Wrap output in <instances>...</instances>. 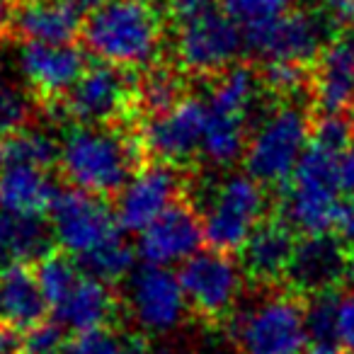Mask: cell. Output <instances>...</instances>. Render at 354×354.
I'll return each instance as SVG.
<instances>
[{
	"label": "cell",
	"instance_id": "obj_40",
	"mask_svg": "<svg viewBox=\"0 0 354 354\" xmlns=\"http://www.w3.org/2000/svg\"><path fill=\"white\" fill-rule=\"evenodd\" d=\"M333 231H335V238H337L347 250H354V197L339 199Z\"/></svg>",
	"mask_w": 354,
	"mask_h": 354
},
{
	"label": "cell",
	"instance_id": "obj_18",
	"mask_svg": "<svg viewBox=\"0 0 354 354\" xmlns=\"http://www.w3.org/2000/svg\"><path fill=\"white\" fill-rule=\"evenodd\" d=\"M310 97L320 114L354 112V44L333 39L313 66Z\"/></svg>",
	"mask_w": 354,
	"mask_h": 354
},
{
	"label": "cell",
	"instance_id": "obj_7",
	"mask_svg": "<svg viewBox=\"0 0 354 354\" xmlns=\"http://www.w3.org/2000/svg\"><path fill=\"white\" fill-rule=\"evenodd\" d=\"M61 109L80 127H117L136 109V80L112 64H93L61 97Z\"/></svg>",
	"mask_w": 354,
	"mask_h": 354
},
{
	"label": "cell",
	"instance_id": "obj_34",
	"mask_svg": "<svg viewBox=\"0 0 354 354\" xmlns=\"http://www.w3.org/2000/svg\"><path fill=\"white\" fill-rule=\"evenodd\" d=\"M310 143L330 153H342L354 146L352 114H318L310 124Z\"/></svg>",
	"mask_w": 354,
	"mask_h": 354
},
{
	"label": "cell",
	"instance_id": "obj_17",
	"mask_svg": "<svg viewBox=\"0 0 354 354\" xmlns=\"http://www.w3.org/2000/svg\"><path fill=\"white\" fill-rule=\"evenodd\" d=\"M83 12L71 0H12L10 37L39 44H73Z\"/></svg>",
	"mask_w": 354,
	"mask_h": 354
},
{
	"label": "cell",
	"instance_id": "obj_41",
	"mask_svg": "<svg viewBox=\"0 0 354 354\" xmlns=\"http://www.w3.org/2000/svg\"><path fill=\"white\" fill-rule=\"evenodd\" d=\"M337 344L354 352V296H342L337 313Z\"/></svg>",
	"mask_w": 354,
	"mask_h": 354
},
{
	"label": "cell",
	"instance_id": "obj_24",
	"mask_svg": "<svg viewBox=\"0 0 354 354\" xmlns=\"http://www.w3.org/2000/svg\"><path fill=\"white\" fill-rule=\"evenodd\" d=\"M262 78L250 64H236L221 75L214 78V85L209 90L207 109L218 117H231L248 122L250 112L257 102Z\"/></svg>",
	"mask_w": 354,
	"mask_h": 354
},
{
	"label": "cell",
	"instance_id": "obj_44",
	"mask_svg": "<svg viewBox=\"0 0 354 354\" xmlns=\"http://www.w3.org/2000/svg\"><path fill=\"white\" fill-rule=\"evenodd\" d=\"M10 17H12V0H0V39L10 35Z\"/></svg>",
	"mask_w": 354,
	"mask_h": 354
},
{
	"label": "cell",
	"instance_id": "obj_5",
	"mask_svg": "<svg viewBox=\"0 0 354 354\" xmlns=\"http://www.w3.org/2000/svg\"><path fill=\"white\" fill-rule=\"evenodd\" d=\"M267 192L250 172H233L223 177L199 209L204 238L212 250H243L250 233L265 221Z\"/></svg>",
	"mask_w": 354,
	"mask_h": 354
},
{
	"label": "cell",
	"instance_id": "obj_27",
	"mask_svg": "<svg viewBox=\"0 0 354 354\" xmlns=\"http://www.w3.org/2000/svg\"><path fill=\"white\" fill-rule=\"evenodd\" d=\"M61 146L49 131L37 127H27L12 136L0 138V162L3 167L22 165L46 170L59 162Z\"/></svg>",
	"mask_w": 354,
	"mask_h": 354
},
{
	"label": "cell",
	"instance_id": "obj_43",
	"mask_svg": "<svg viewBox=\"0 0 354 354\" xmlns=\"http://www.w3.org/2000/svg\"><path fill=\"white\" fill-rule=\"evenodd\" d=\"M0 354H22V335L17 328L0 320Z\"/></svg>",
	"mask_w": 354,
	"mask_h": 354
},
{
	"label": "cell",
	"instance_id": "obj_49",
	"mask_svg": "<svg viewBox=\"0 0 354 354\" xmlns=\"http://www.w3.org/2000/svg\"><path fill=\"white\" fill-rule=\"evenodd\" d=\"M6 257H8V252H6V248H3V243H0V270L6 267Z\"/></svg>",
	"mask_w": 354,
	"mask_h": 354
},
{
	"label": "cell",
	"instance_id": "obj_26",
	"mask_svg": "<svg viewBox=\"0 0 354 354\" xmlns=\"http://www.w3.org/2000/svg\"><path fill=\"white\" fill-rule=\"evenodd\" d=\"M185 100V71L170 64H156L136 80V109L146 117L165 114Z\"/></svg>",
	"mask_w": 354,
	"mask_h": 354
},
{
	"label": "cell",
	"instance_id": "obj_28",
	"mask_svg": "<svg viewBox=\"0 0 354 354\" xmlns=\"http://www.w3.org/2000/svg\"><path fill=\"white\" fill-rule=\"evenodd\" d=\"M248 122L231 117H218L209 112L207 131L202 141V156L216 167H231L236 160L245 158L248 148Z\"/></svg>",
	"mask_w": 354,
	"mask_h": 354
},
{
	"label": "cell",
	"instance_id": "obj_19",
	"mask_svg": "<svg viewBox=\"0 0 354 354\" xmlns=\"http://www.w3.org/2000/svg\"><path fill=\"white\" fill-rule=\"evenodd\" d=\"M294 228L286 226L281 218L262 221L250 233L248 243L241 250V265L245 274L255 284L272 286L286 277L289 262L296 250Z\"/></svg>",
	"mask_w": 354,
	"mask_h": 354
},
{
	"label": "cell",
	"instance_id": "obj_2",
	"mask_svg": "<svg viewBox=\"0 0 354 354\" xmlns=\"http://www.w3.org/2000/svg\"><path fill=\"white\" fill-rule=\"evenodd\" d=\"M138 138L124 136L117 127H73L66 131L59 167L71 187L109 197L119 194L138 170Z\"/></svg>",
	"mask_w": 354,
	"mask_h": 354
},
{
	"label": "cell",
	"instance_id": "obj_10",
	"mask_svg": "<svg viewBox=\"0 0 354 354\" xmlns=\"http://www.w3.org/2000/svg\"><path fill=\"white\" fill-rule=\"evenodd\" d=\"M49 223L56 243L75 260L119 236L117 212L107 199L75 187L59 194Z\"/></svg>",
	"mask_w": 354,
	"mask_h": 354
},
{
	"label": "cell",
	"instance_id": "obj_25",
	"mask_svg": "<svg viewBox=\"0 0 354 354\" xmlns=\"http://www.w3.org/2000/svg\"><path fill=\"white\" fill-rule=\"evenodd\" d=\"M0 243L12 260L27 265V262H39L51 255L56 238L54 228L44 221V216L0 212Z\"/></svg>",
	"mask_w": 354,
	"mask_h": 354
},
{
	"label": "cell",
	"instance_id": "obj_16",
	"mask_svg": "<svg viewBox=\"0 0 354 354\" xmlns=\"http://www.w3.org/2000/svg\"><path fill=\"white\" fill-rule=\"evenodd\" d=\"M347 248L330 233L301 236L286 270V284L299 296H318L339 291L347 279Z\"/></svg>",
	"mask_w": 354,
	"mask_h": 354
},
{
	"label": "cell",
	"instance_id": "obj_35",
	"mask_svg": "<svg viewBox=\"0 0 354 354\" xmlns=\"http://www.w3.org/2000/svg\"><path fill=\"white\" fill-rule=\"evenodd\" d=\"M262 85L270 93L279 95H296V93H308L310 95V78H313V68L296 64H284V61H274V64L262 66Z\"/></svg>",
	"mask_w": 354,
	"mask_h": 354
},
{
	"label": "cell",
	"instance_id": "obj_8",
	"mask_svg": "<svg viewBox=\"0 0 354 354\" xmlns=\"http://www.w3.org/2000/svg\"><path fill=\"white\" fill-rule=\"evenodd\" d=\"M241 51H245L243 32L223 10H212L177 27L175 66L189 75L216 78L238 64Z\"/></svg>",
	"mask_w": 354,
	"mask_h": 354
},
{
	"label": "cell",
	"instance_id": "obj_21",
	"mask_svg": "<svg viewBox=\"0 0 354 354\" xmlns=\"http://www.w3.org/2000/svg\"><path fill=\"white\" fill-rule=\"evenodd\" d=\"M44 294L37 274L27 265H8L0 270V320L17 330H30L44 323L46 315Z\"/></svg>",
	"mask_w": 354,
	"mask_h": 354
},
{
	"label": "cell",
	"instance_id": "obj_45",
	"mask_svg": "<svg viewBox=\"0 0 354 354\" xmlns=\"http://www.w3.org/2000/svg\"><path fill=\"white\" fill-rule=\"evenodd\" d=\"M136 354H177V352L170 344H151V342H146V339H141Z\"/></svg>",
	"mask_w": 354,
	"mask_h": 354
},
{
	"label": "cell",
	"instance_id": "obj_36",
	"mask_svg": "<svg viewBox=\"0 0 354 354\" xmlns=\"http://www.w3.org/2000/svg\"><path fill=\"white\" fill-rule=\"evenodd\" d=\"M223 12L238 25L248 27L255 22H265L272 17H281L294 10V0H221Z\"/></svg>",
	"mask_w": 354,
	"mask_h": 354
},
{
	"label": "cell",
	"instance_id": "obj_1",
	"mask_svg": "<svg viewBox=\"0 0 354 354\" xmlns=\"http://www.w3.org/2000/svg\"><path fill=\"white\" fill-rule=\"evenodd\" d=\"M167 10L148 0H109L83 22V46L104 64L146 71L158 64Z\"/></svg>",
	"mask_w": 354,
	"mask_h": 354
},
{
	"label": "cell",
	"instance_id": "obj_30",
	"mask_svg": "<svg viewBox=\"0 0 354 354\" xmlns=\"http://www.w3.org/2000/svg\"><path fill=\"white\" fill-rule=\"evenodd\" d=\"M35 274H37V281H39V289H41V294H44L46 304H49L51 308H56L80 281V267H78V262H73L71 255L51 252L44 260L37 262Z\"/></svg>",
	"mask_w": 354,
	"mask_h": 354
},
{
	"label": "cell",
	"instance_id": "obj_20",
	"mask_svg": "<svg viewBox=\"0 0 354 354\" xmlns=\"http://www.w3.org/2000/svg\"><path fill=\"white\" fill-rule=\"evenodd\" d=\"M61 189L39 167H3L0 170V212L41 216L54 209Z\"/></svg>",
	"mask_w": 354,
	"mask_h": 354
},
{
	"label": "cell",
	"instance_id": "obj_37",
	"mask_svg": "<svg viewBox=\"0 0 354 354\" xmlns=\"http://www.w3.org/2000/svg\"><path fill=\"white\" fill-rule=\"evenodd\" d=\"M66 339L59 323H39L22 335V354H64Z\"/></svg>",
	"mask_w": 354,
	"mask_h": 354
},
{
	"label": "cell",
	"instance_id": "obj_3",
	"mask_svg": "<svg viewBox=\"0 0 354 354\" xmlns=\"http://www.w3.org/2000/svg\"><path fill=\"white\" fill-rule=\"evenodd\" d=\"M231 339L238 354H301L308 344L306 301L294 291H272L236 313Z\"/></svg>",
	"mask_w": 354,
	"mask_h": 354
},
{
	"label": "cell",
	"instance_id": "obj_4",
	"mask_svg": "<svg viewBox=\"0 0 354 354\" xmlns=\"http://www.w3.org/2000/svg\"><path fill=\"white\" fill-rule=\"evenodd\" d=\"M310 124L301 104L286 102L262 114L245 148V167L260 185H284L294 177L310 143Z\"/></svg>",
	"mask_w": 354,
	"mask_h": 354
},
{
	"label": "cell",
	"instance_id": "obj_23",
	"mask_svg": "<svg viewBox=\"0 0 354 354\" xmlns=\"http://www.w3.org/2000/svg\"><path fill=\"white\" fill-rule=\"evenodd\" d=\"M339 199L335 192L291 185L281 197V221L301 236H323L335 228Z\"/></svg>",
	"mask_w": 354,
	"mask_h": 354
},
{
	"label": "cell",
	"instance_id": "obj_22",
	"mask_svg": "<svg viewBox=\"0 0 354 354\" xmlns=\"http://www.w3.org/2000/svg\"><path fill=\"white\" fill-rule=\"evenodd\" d=\"M56 323L64 330L85 333V330L104 328L117 313V296L107 281L95 277H80L75 289L56 306Z\"/></svg>",
	"mask_w": 354,
	"mask_h": 354
},
{
	"label": "cell",
	"instance_id": "obj_6",
	"mask_svg": "<svg viewBox=\"0 0 354 354\" xmlns=\"http://www.w3.org/2000/svg\"><path fill=\"white\" fill-rule=\"evenodd\" d=\"M333 37L325 22L313 10H291L281 17L243 27L245 51L262 64H296L313 68Z\"/></svg>",
	"mask_w": 354,
	"mask_h": 354
},
{
	"label": "cell",
	"instance_id": "obj_39",
	"mask_svg": "<svg viewBox=\"0 0 354 354\" xmlns=\"http://www.w3.org/2000/svg\"><path fill=\"white\" fill-rule=\"evenodd\" d=\"M165 10L167 17L180 27L185 22H192L207 12L216 10V0H167Z\"/></svg>",
	"mask_w": 354,
	"mask_h": 354
},
{
	"label": "cell",
	"instance_id": "obj_50",
	"mask_svg": "<svg viewBox=\"0 0 354 354\" xmlns=\"http://www.w3.org/2000/svg\"><path fill=\"white\" fill-rule=\"evenodd\" d=\"M64 354H66V352H64Z\"/></svg>",
	"mask_w": 354,
	"mask_h": 354
},
{
	"label": "cell",
	"instance_id": "obj_47",
	"mask_svg": "<svg viewBox=\"0 0 354 354\" xmlns=\"http://www.w3.org/2000/svg\"><path fill=\"white\" fill-rule=\"evenodd\" d=\"M308 354H354V352L344 349L342 344H313Z\"/></svg>",
	"mask_w": 354,
	"mask_h": 354
},
{
	"label": "cell",
	"instance_id": "obj_15",
	"mask_svg": "<svg viewBox=\"0 0 354 354\" xmlns=\"http://www.w3.org/2000/svg\"><path fill=\"white\" fill-rule=\"evenodd\" d=\"M202 243H207V238L197 207L189 202H177L138 233L136 250L146 265L170 267L185 265L189 257L197 255Z\"/></svg>",
	"mask_w": 354,
	"mask_h": 354
},
{
	"label": "cell",
	"instance_id": "obj_12",
	"mask_svg": "<svg viewBox=\"0 0 354 354\" xmlns=\"http://www.w3.org/2000/svg\"><path fill=\"white\" fill-rule=\"evenodd\" d=\"M209 109L202 100L185 97L175 109L146 117L138 131V143L146 156L165 165H183L202 153Z\"/></svg>",
	"mask_w": 354,
	"mask_h": 354
},
{
	"label": "cell",
	"instance_id": "obj_46",
	"mask_svg": "<svg viewBox=\"0 0 354 354\" xmlns=\"http://www.w3.org/2000/svg\"><path fill=\"white\" fill-rule=\"evenodd\" d=\"M75 8H78L80 12H85V15H90V12H95L97 8H102V6H107L109 0H71Z\"/></svg>",
	"mask_w": 354,
	"mask_h": 354
},
{
	"label": "cell",
	"instance_id": "obj_11",
	"mask_svg": "<svg viewBox=\"0 0 354 354\" xmlns=\"http://www.w3.org/2000/svg\"><path fill=\"white\" fill-rule=\"evenodd\" d=\"M127 308L143 333L167 335L185 323L189 301L170 267L143 265L129 277Z\"/></svg>",
	"mask_w": 354,
	"mask_h": 354
},
{
	"label": "cell",
	"instance_id": "obj_48",
	"mask_svg": "<svg viewBox=\"0 0 354 354\" xmlns=\"http://www.w3.org/2000/svg\"><path fill=\"white\" fill-rule=\"evenodd\" d=\"M347 284L354 291V250H349L347 255Z\"/></svg>",
	"mask_w": 354,
	"mask_h": 354
},
{
	"label": "cell",
	"instance_id": "obj_14",
	"mask_svg": "<svg viewBox=\"0 0 354 354\" xmlns=\"http://www.w3.org/2000/svg\"><path fill=\"white\" fill-rule=\"evenodd\" d=\"M17 68L30 93L39 102L61 100L88 68L85 51L75 44H39L22 41L17 51Z\"/></svg>",
	"mask_w": 354,
	"mask_h": 354
},
{
	"label": "cell",
	"instance_id": "obj_29",
	"mask_svg": "<svg viewBox=\"0 0 354 354\" xmlns=\"http://www.w3.org/2000/svg\"><path fill=\"white\" fill-rule=\"evenodd\" d=\"M133 260H136L133 248L117 236L109 243H104V245H100L97 250L78 257V267L85 270L88 277L112 284V281H119L124 277L133 274Z\"/></svg>",
	"mask_w": 354,
	"mask_h": 354
},
{
	"label": "cell",
	"instance_id": "obj_33",
	"mask_svg": "<svg viewBox=\"0 0 354 354\" xmlns=\"http://www.w3.org/2000/svg\"><path fill=\"white\" fill-rule=\"evenodd\" d=\"M39 100L20 85L0 83V138L12 136L32 124Z\"/></svg>",
	"mask_w": 354,
	"mask_h": 354
},
{
	"label": "cell",
	"instance_id": "obj_38",
	"mask_svg": "<svg viewBox=\"0 0 354 354\" xmlns=\"http://www.w3.org/2000/svg\"><path fill=\"white\" fill-rule=\"evenodd\" d=\"M315 15L337 39L342 32H354V0H315Z\"/></svg>",
	"mask_w": 354,
	"mask_h": 354
},
{
	"label": "cell",
	"instance_id": "obj_32",
	"mask_svg": "<svg viewBox=\"0 0 354 354\" xmlns=\"http://www.w3.org/2000/svg\"><path fill=\"white\" fill-rule=\"evenodd\" d=\"M339 304H342L339 291L310 296L306 301V325H308V337L315 344H337Z\"/></svg>",
	"mask_w": 354,
	"mask_h": 354
},
{
	"label": "cell",
	"instance_id": "obj_9",
	"mask_svg": "<svg viewBox=\"0 0 354 354\" xmlns=\"http://www.w3.org/2000/svg\"><path fill=\"white\" fill-rule=\"evenodd\" d=\"M177 277L194 313L209 320H221L233 313L243 296L245 270L241 262L233 260L231 252L202 250L180 267Z\"/></svg>",
	"mask_w": 354,
	"mask_h": 354
},
{
	"label": "cell",
	"instance_id": "obj_31",
	"mask_svg": "<svg viewBox=\"0 0 354 354\" xmlns=\"http://www.w3.org/2000/svg\"><path fill=\"white\" fill-rule=\"evenodd\" d=\"M143 337L122 335L112 328H95L85 333H75L66 344V354H136Z\"/></svg>",
	"mask_w": 354,
	"mask_h": 354
},
{
	"label": "cell",
	"instance_id": "obj_13",
	"mask_svg": "<svg viewBox=\"0 0 354 354\" xmlns=\"http://www.w3.org/2000/svg\"><path fill=\"white\" fill-rule=\"evenodd\" d=\"M183 189L185 177L175 165L151 162L146 167H138L119 192L117 209H114L119 228L129 233H141L180 202Z\"/></svg>",
	"mask_w": 354,
	"mask_h": 354
},
{
	"label": "cell",
	"instance_id": "obj_42",
	"mask_svg": "<svg viewBox=\"0 0 354 354\" xmlns=\"http://www.w3.org/2000/svg\"><path fill=\"white\" fill-rule=\"evenodd\" d=\"M337 192L354 197V146L337 156Z\"/></svg>",
	"mask_w": 354,
	"mask_h": 354
}]
</instances>
